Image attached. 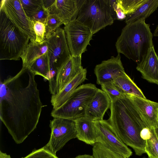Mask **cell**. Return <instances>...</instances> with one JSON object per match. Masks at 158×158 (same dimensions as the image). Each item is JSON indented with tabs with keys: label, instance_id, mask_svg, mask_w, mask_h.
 <instances>
[{
	"label": "cell",
	"instance_id": "7402d4cb",
	"mask_svg": "<svg viewBox=\"0 0 158 158\" xmlns=\"http://www.w3.org/2000/svg\"><path fill=\"white\" fill-rule=\"evenodd\" d=\"M158 7V0H147L133 13L126 15L125 23L127 24L140 20H145Z\"/></svg>",
	"mask_w": 158,
	"mask_h": 158
},
{
	"label": "cell",
	"instance_id": "4316f807",
	"mask_svg": "<svg viewBox=\"0 0 158 158\" xmlns=\"http://www.w3.org/2000/svg\"><path fill=\"white\" fill-rule=\"evenodd\" d=\"M151 138L145 141V152L149 158H158V139L154 129H152Z\"/></svg>",
	"mask_w": 158,
	"mask_h": 158
},
{
	"label": "cell",
	"instance_id": "60d3db41",
	"mask_svg": "<svg viewBox=\"0 0 158 158\" xmlns=\"http://www.w3.org/2000/svg\"></svg>",
	"mask_w": 158,
	"mask_h": 158
},
{
	"label": "cell",
	"instance_id": "52a82bcc",
	"mask_svg": "<svg viewBox=\"0 0 158 158\" xmlns=\"http://www.w3.org/2000/svg\"><path fill=\"white\" fill-rule=\"evenodd\" d=\"M49 58V83L55 84L57 74L61 67L71 58V55L64 29L58 28L46 39Z\"/></svg>",
	"mask_w": 158,
	"mask_h": 158
},
{
	"label": "cell",
	"instance_id": "7c38bea8",
	"mask_svg": "<svg viewBox=\"0 0 158 158\" xmlns=\"http://www.w3.org/2000/svg\"><path fill=\"white\" fill-rule=\"evenodd\" d=\"M96 77L97 83L101 85L112 83L125 72L121 60L120 54L116 57L111 56L110 59L104 60L97 65L94 69Z\"/></svg>",
	"mask_w": 158,
	"mask_h": 158
},
{
	"label": "cell",
	"instance_id": "83f0119b",
	"mask_svg": "<svg viewBox=\"0 0 158 158\" xmlns=\"http://www.w3.org/2000/svg\"><path fill=\"white\" fill-rule=\"evenodd\" d=\"M62 24V21L57 16L49 14L45 22V39L48 38Z\"/></svg>",
	"mask_w": 158,
	"mask_h": 158
},
{
	"label": "cell",
	"instance_id": "277c9868",
	"mask_svg": "<svg viewBox=\"0 0 158 158\" xmlns=\"http://www.w3.org/2000/svg\"><path fill=\"white\" fill-rule=\"evenodd\" d=\"M29 40L0 10V60H19Z\"/></svg>",
	"mask_w": 158,
	"mask_h": 158
},
{
	"label": "cell",
	"instance_id": "cb8c5ba5",
	"mask_svg": "<svg viewBox=\"0 0 158 158\" xmlns=\"http://www.w3.org/2000/svg\"><path fill=\"white\" fill-rule=\"evenodd\" d=\"M92 150L94 158H125L98 143L93 145Z\"/></svg>",
	"mask_w": 158,
	"mask_h": 158
},
{
	"label": "cell",
	"instance_id": "5bb4252c",
	"mask_svg": "<svg viewBox=\"0 0 158 158\" xmlns=\"http://www.w3.org/2000/svg\"><path fill=\"white\" fill-rule=\"evenodd\" d=\"M81 56H71L70 59L58 71L56 78L54 89L52 96L60 92L82 70Z\"/></svg>",
	"mask_w": 158,
	"mask_h": 158
},
{
	"label": "cell",
	"instance_id": "f35d334b",
	"mask_svg": "<svg viewBox=\"0 0 158 158\" xmlns=\"http://www.w3.org/2000/svg\"><path fill=\"white\" fill-rule=\"evenodd\" d=\"M155 131L156 136L158 139V119L156 125L154 128Z\"/></svg>",
	"mask_w": 158,
	"mask_h": 158
},
{
	"label": "cell",
	"instance_id": "d6a6232c",
	"mask_svg": "<svg viewBox=\"0 0 158 158\" xmlns=\"http://www.w3.org/2000/svg\"><path fill=\"white\" fill-rule=\"evenodd\" d=\"M117 0H105L110 13L114 20L117 19L116 13L114 9V6Z\"/></svg>",
	"mask_w": 158,
	"mask_h": 158
},
{
	"label": "cell",
	"instance_id": "30bf717a",
	"mask_svg": "<svg viewBox=\"0 0 158 158\" xmlns=\"http://www.w3.org/2000/svg\"><path fill=\"white\" fill-rule=\"evenodd\" d=\"M0 10L15 26L28 36L31 42L35 43L34 22L26 14L20 0H1Z\"/></svg>",
	"mask_w": 158,
	"mask_h": 158
},
{
	"label": "cell",
	"instance_id": "8992f818",
	"mask_svg": "<svg viewBox=\"0 0 158 158\" xmlns=\"http://www.w3.org/2000/svg\"><path fill=\"white\" fill-rule=\"evenodd\" d=\"M93 34L114 23L105 0H85L76 19Z\"/></svg>",
	"mask_w": 158,
	"mask_h": 158
},
{
	"label": "cell",
	"instance_id": "4fadbf2b",
	"mask_svg": "<svg viewBox=\"0 0 158 158\" xmlns=\"http://www.w3.org/2000/svg\"><path fill=\"white\" fill-rule=\"evenodd\" d=\"M85 0H55L47 9L50 14L55 15L64 25L76 19Z\"/></svg>",
	"mask_w": 158,
	"mask_h": 158
},
{
	"label": "cell",
	"instance_id": "ba28073f",
	"mask_svg": "<svg viewBox=\"0 0 158 158\" xmlns=\"http://www.w3.org/2000/svg\"><path fill=\"white\" fill-rule=\"evenodd\" d=\"M50 138L44 147L55 155L70 140L77 138L75 123L68 119L54 118L50 121Z\"/></svg>",
	"mask_w": 158,
	"mask_h": 158
},
{
	"label": "cell",
	"instance_id": "8fae6325",
	"mask_svg": "<svg viewBox=\"0 0 158 158\" xmlns=\"http://www.w3.org/2000/svg\"><path fill=\"white\" fill-rule=\"evenodd\" d=\"M96 131V143L125 158H129L132 152L116 134L108 120L94 121Z\"/></svg>",
	"mask_w": 158,
	"mask_h": 158
},
{
	"label": "cell",
	"instance_id": "44dd1931",
	"mask_svg": "<svg viewBox=\"0 0 158 158\" xmlns=\"http://www.w3.org/2000/svg\"><path fill=\"white\" fill-rule=\"evenodd\" d=\"M112 83L123 94L146 98L141 90L126 73L115 79Z\"/></svg>",
	"mask_w": 158,
	"mask_h": 158
},
{
	"label": "cell",
	"instance_id": "ac0fdd59",
	"mask_svg": "<svg viewBox=\"0 0 158 158\" xmlns=\"http://www.w3.org/2000/svg\"><path fill=\"white\" fill-rule=\"evenodd\" d=\"M86 69L83 68L60 92L55 96H51V102L53 109L59 107L68 100L78 86L86 79Z\"/></svg>",
	"mask_w": 158,
	"mask_h": 158
},
{
	"label": "cell",
	"instance_id": "f1b7e54d",
	"mask_svg": "<svg viewBox=\"0 0 158 158\" xmlns=\"http://www.w3.org/2000/svg\"><path fill=\"white\" fill-rule=\"evenodd\" d=\"M101 87L102 90L107 95L111 102L124 94L112 83L102 85Z\"/></svg>",
	"mask_w": 158,
	"mask_h": 158
},
{
	"label": "cell",
	"instance_id": "f546056e",
	"mask_svg": "<svg viewBox=\"0 0 158 158\" xmlns=\"http://www.w3.org/2000/svg\"><path fill=\"white\" fill-rule=\"evenodd\" d=\"M34 29L36 36L35 43H40L45 39L46 25L45 22L40 21L33 22Z\"/></svg>",
	"mask_w": 158,
	"mask_h": 158
},
{
	"label": "cell",
	"instance_id": "9a60e30c",
	"mask_svg": "<svg viewBox=\"0 0 158 158\" xmlns=\"http://www.w3.org/2000/svg\"><path fill=\"white\" fill-rule=\"evenodd\" d=\"M111 103L106 93L98 89L86 108L85 116L94 121L103 120L106 112L110 108Z\"/></svg>",
	"mask_w": 158,
	"mask_h": 158
},
{
	"label": "cell",
	"instance_id": "9c48e42d",
	"mask_svg": "<svg viewBox=\"0 0 158 158\" xmlns=\"http://www.w3.org/2000/svg\"><path fill=\"white\" fill-rule=\"evenodd\" d=\"M66 37L72 56H81L87 51L86 48L90 45L93 34L90 29L77 19L64 25Z\"/></svg>",
	"mask_w": 158,
	"mask_h": 158
},
{
	"label": "cell",
	"instance_id": "d590c367",
	"mask_svg": "<svg viewBox=\"0 0 158 158\" xmlns=\"http://www.w3.org/2000/svg\"><path fill=\"white\" fill-rule=\"evenodd\" d=\"M55 0H42L44 7L47 10L54 2Z\"/></svg>",
	"mask_w": 158,
	"mask_h": 158
},
{
	"label": "cell",
	"instance_id": "ffe728a7",
	"mask_svg": "<svg viewBox=\"0 0 158 158\" xmlns=\"http://www.w3.org/2000/svg\"><path fill=\"white\" fill-rule=\"evenodd\" d=\"M48 52V47L44 40L40 43L30 42L20 56L23 67L27 68L35 60Z\"/></svg>",
	"mask_w": 158,
	"mask_h": 158
},
{
	"label": "cell",
	"instance_id": "4dcf8cb0",
	"mask_svg": "<svg viewBox=\"0 0 158 158\" xmlns=\"http://www.w3.org/2000/svg\"><path fill=\"white\" fill-rule=\"evenodd\" d=\"M21 158H58L49 151L44 146L38 149L35 150L26 156Z\"/></svg>",
	"mask_w": 158,
	"mask_h": 158
},
{
	"label": "cell",
	"instance_id": "3957f363",
	"mask_svg": "<svg viewBox=\"0 0 158 158\" xmlns=\"http://www.w3.org/2000/svg\"><path fill=\"white\" fill-rule=\"evenodd\" d=\"M152 34L145 20L127 24L115 43L118 54L122 53L137 64L140 63L153 46Z\"/></svg>",
	"mask_w": 158,
	"mask_h": 158
},
{
	"label": "cell",
	"instance_id": "5b68a950",
	"mask_svg": "<svg viewBox=\"0 0 158 158\" xmlns=\"http://www.w3.org/2000/svg\"><path fill=\"white\" fill-rule=\"evenodd\" d=\"M98 89L91 83L79 86L64 104L52 109L51 116L73 121L85 116L86 108Z\"/></svg>",
	"mask_w": 158,
	"mask_h": 158
},
{
	"label": "cell",
	"instance_id": "2e32d148",
	"mask_svg": "<svg viewBox=\"0 0 158 158\" xmlns=\"http://www.w3.org/2000/svg\"><path fill=\"white\" fill-rule=\"evenodd\" d=\"M130 96L148 127L150 129H154L158 119V102L131 95Z\"/></svg>",
	"mask_w": 158,
	"mask_h": 158
},
{
	"label": "cell",
	"instance_id": "d6986e66",
	"mask_svg": "<svg viewBox=\"0 0 158 158\" xmlns=\"http://www.w3.org/2000/svg\"><path fill=\"white\" fill-rule=\"evenodd\" d=\"M74 121L77 138L87 144L94 145L96 143V131L94 121L85 116Z\"/></svg>",
	"mask_w": 158,
	"mask_h": 158
},
{
	"label": "cell",
	"instance_id": "7a4b0ae2",
	"mask_svg": "<svg viewBox=\"0 0 158 158\" xmlns=\"http://www.w3.org/2000/svg\"><path fill=\"white\" fill-rule=\"evenodd\" d=\"M110 109L108 121L118 136L132 148L136 155L140 156L145 153L146 142L141 138L140 133L143 128L148 127L130 95L124 94L111 101Z\"/></svg>",
	"mask_w": 158,
	"mask_h": 158
},
{
	"label": "cell",
	"instance_id": "6da1fadb",
	"mask_svg": "<svg viewBox=\"0 0 158 158\" xmlns=\"http://www.w3.org/2000/svg\"><path fill=\"white\" fill-rule=\"evenodd\" d=\"M35 76L22 67L15 76L0 81V119L18 144L36 128L44 106Z\"/></svg>",
	"mask_w": 158,
	"mask_h": 158
},
{
	"label": "cell",
	"instance_id": "ab89813d",
	"mask_svg": "<svg viewBox=\"0 0 158 158\" xmlns=\"http://www.w3.org/2000/svg\"><path fill=\"white\" fill-rule=\"evenodd\" d=\"M153 35L155 36L158 37V25L156 27L154 31Z\"/></svg>",
	"mask_w": 158,
	"mask_h": 158
},
{
	"label": "cell",
	"instance_id": "74e56055",
	"mask_svg": "<svg viewBox=\"0 0 158 158\" xmlns=\"http://www.w3.org/2000/svg\"><path fill=\"white\" fill-rule=\"evenodd\" d=\"M0 158H11L10 156L6 153L0 152Z\"/></svg>",
	"mask_w": 158,
	"mask_h": 158
},
{
	"label": "cell",
	"instance_id": "8d00e7d4",
	"mask_svg": "<svg viewBox=\"0 0 158 158\" xmlns=\"http://www.w3.org/2000/svg\"><path fill=\"white\" fill-rule=\"evenodd\" d=\"M74 158H94L93 155L84 154L79 155Z\"/></svg>",
	"mask_w": 158,
	"mask_h": 158
},
{
	"label": "cell",
	"instance_id": "1f68e13d",
	"mask_svg": "<svg viewBox=\"0 0 158 158\" xmlns=\"http://www.w3.org/2000/svg\"><path fill=\"white\" fill-rule=\"evenodd\" d=\"M49 14L48 10L43 6L33 15L30 18L33 22L40 21L46 22V20Z\"/></svg>",
	"mask_w": 158,
	"mask_h": 158
},
{
	"label": "cell",
	"instance_id": "603a6c76",
	"mask_svg": "<svg viewBox=\"0 0 158 158\" xmlns=\"http://www.w3.org/2000/svg\"><path fill=\"white\" fill-rule=\"evenodd\" d=\"M35 75H39L49 81V58L48 53L44 54L35 60L28 68Z\"/></svg>",
	"mask_w": 158,
	"mask_h": 158
},
{
	"label": "cell",
	"instance_id": "484cf974",
	"mask_svg": "<svg viewBox=\"0 0 158 158\" xmlns=\"http://www.w3.org/2000/svg\"><path fill=\"white\" fill-rule=\"evenodd\" d=\"M26 15L30 18L43 6L42 0H20Z\"/></svg>",
	"mask_w": 158,
	"mask_h": 158
},
{
	"label": "cell",
	"instance_id": "e0dca14e",
	"mask_svg": "<svg viewBox=\"0 0 158 158\" xmlns=\"http://www.w3.org/2000/svg\"><path fill=\"white\" fill-rule=\"evenodd\" d=\"M136 69L141 73L143 79L158 85V56L154 46L150 49L143 60L137 64Z\"/></svg>",
	"mask_w": 158,
	"mask_h": 158
},
{
	"label": "cell",
	"instance_id": "d4e9b609",
	"mask_svg": "<svg viewBox=\"0 0 158 158\" xmlns=\"http://www.w3.org/2000/svg\"><path fill=\"white\" fill-rule=\"evenodd\" d=\"M147 0H117V3L126 15L135 11Z\"/></svg>",
	"mask_w": 158,
	"mask_h": 158
},
{
	"label": "cell",
	"instance_id": "e575fe53",
	"mask_svg": "<svg viewBox=\"0 0 158 158\" xmlns=\"http://www.w3.org/2000/svg\"><path fill=\"white\" fill-rule=\"evenodd\" d=\"M114 9L116 13V18L117 20H123L126 19V15L118 4L117 0L115 4Z\"/></svg>",
	"mask_w": 158,
	"mask_h": 158
},
{
	"label": "cell",
	"instance_id": "836d02e7",
	"mask_svg": "<svg viewBox=\"0 0 158 158\" xmlns=\"http://www.w3.org/2000/svg\"><path fill=\"white\" fill-rule=\"evenodd\" d=\"M152 129L154 128L150 129L148 127L143 128L140 133L141 138L145 141L150 139L152 135Z\"/></svg>",
	"mask_w": 158,
	"mask_h": 158
}]
</instances>
